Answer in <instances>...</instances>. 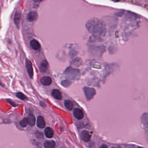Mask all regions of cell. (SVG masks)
<instances>
[{"mask_svg":"<svg viewBox=\"0 0 148 148\" xmlns=\"http://www.w3.org/2000/svg\"><path fill=\"white\" fill-rule=\"evenodd\" d=\"M86 27L90 33L96 37L102 34L103 25L98 20L93 19L89 20L86 24Z\"/></svg>","mask_w":148,"mask_h":148,"instance_id":"6da1fadb","label":"cell"},{"mask_svg":"<svg viewBox=\"0 0 148 148\" xmlns=\"http://www.w3.org/2000/svg\"><path fill=\"white\" fill-rule=\"evenodd\" d=\"M83 90L86 98L87 100L91 99L95 94V91L93 89L86 87L83 88Z\"/></svg>","mask_w":148,"mask_h":148,"instance_id":"7a4b0ae2","label":"cell"},{"mask_svg":"<svg viewBox=\"0 0 148 148\" xmlns=\"http://www.w3.org/2000/svg\"><path fill=\"white\" fill-rule=\"evenodd\" d=\"M26 67L30 78L31 79L33 78L34 71H33L32 65L31 62L28 59H27L26 60Z\"/></svg>","mask_w":148,"mask_h":148,"instance_id":"3957f363","label":"cell"},{"mask_svg":"<svg viewBox=\"0 0 148 148\" xmlns=\"http://www.w3.org/2000/svg\"><path fill=\"white\" fill-rule=\"evenodd\" d=\"M73 114L74 117L77 120H81L84 117L83 112L80 109H75L73 111Z\"/></svg>","mask_w":148,"mask_h":148,"instance_id":"277c9868","label":"cell"},{"mask_svg":"<svg viewBox=\"0 0 148 148\" xmlns=\"http://www.w3.org/2000/svg\"><path fill=\"white\" fill-rule=\"evenodd\" d=\"M38 17V14L37 12L33 11L29 13L27 16V20L29 22H34L37 20Z\"/></svg>","mask_w":148,"mask_h":148,"instance_id":"5b68a950","label":"cell"},{"mask_svg":"<svg viewBox=\"0 0 148 148\" xmlns=\"http://www.w3.org/2000/svg\"><path fill=\"white\" fill-rule=\"evenodd\" d=\"M91 135L88 131L83 130L81 133V138L83 141L85 142H88L90 141Z\"/></svg>","mask_w":148,"mask_h":148,"instance_id":"8992f818","label":"cell"},{"mask_svg":"<svg viewBox=\"0 0 148 148\" xmlns=\"http://www.w3.org/2000/svg\"><path fill=\"white\" fill-rule=\"evenodd\" d=\"M40 83L42 85L44 86H49L51 84L52 80L50 77H42L40 80Z\"/></svg>","mask_w":148,"mask_h":148,"instance_id":"52a82bcc","label":"cell"},{"mask_svg":"<svg viewBox=\"0 0 148 148\" xmlns=\"http://www.w3.org/2000/svg\"><path fill=\"white\" fill-rule=\"evenodd\" d=\"M48 67V64L47 63V61L46 60H44L42 61L41 63L40 64V72L42 73H44L47 71Z\"/></svg>","mask_w":148,"mask_h":148,"instance_id":"ba28073f","label":"cell"},{"mask_svg":"<svg viewBox=\"0 0 148 148\" xmlns=\"http://www.w3.org/2000/svg\"><path fill=\"white\" fill-rule=\"evenodd\" d=\"M37 125L40 128H44L45 127V122L44 118L41 115H39L37 117Z\"/></svg>","mask_w":148,"mask_h":148,"instance_id":"9c48e42d","label":"cell"},{"mask_svg":"<svg viewBox=\"0 0 148 148\" xmlns=\"http://www.w3.org/2000/svg\"><path fill=\"white\" fill-rule=\"evenodd\" d=\"M21 18V13L20 12L17 11L16 12L14 17V23L16 24V26L18 28L19 27V24H20V20Z\"/></svg>","mask_w":148,"mask_h":148,"instance_id":"30bf717a","label":"cell"},{"mask_svg":"<svg viewBox=\"0 0 148 148\" xmlns=\"http://www.w3.org/2000/svg\"><path fill=\"white\" fill-rule=\"evenodd\" d=\"M30 46L34 50H38L40 48V43L37 40H33L30 42Z\"/></svg>","mask_w":148,"mask_h":148,"instance_id":"8fae6325","label":"cell"},{"mask_svg":"<svg viewBox=\"0 0 148 148\" xmlns=\"http://www.w3.org/2000/svg\"><path fill=\"white\" fill-rule=\"evenodd\" d=\"M52 95L55 98L58 100H61L62 99V96L61 92L59 90H54L52 91Z\"/></svg>","mask_w":148,"mask_h":148,"instance_id":"7c38bea8","label":"cell"},{"mask_svg":"<svg viewBox=\"0 0 148 148\" xmlns=\"http://www.w3.org/2000/svg\"><path fill=\"white\" fill-rule=\"evenodd\" d=\"M27 121L29 125L33 126L35 124V117L33 114H30L29 115L27 118Z\"/></svg>","mask_w":148,"mask_h":148,"instance_id":"4fadbf2b","label":"cell"},{"mask_svg":"<svg viewBox=\"0 0 148 148\" xmlns=\"http://www.w3.org/2000/svg\"><path fill=\"white\" fill-rule=\"evenodd\" d=\"M44 132L46 136L48 138H52L54 136V132L53 130L51 128L47 127L44 130Z\"/></svg>","mask_w":148,"mask_h":148,"instance_id":"5bb4252c","label":"cell"},{"mask_svg":"<svg viewBox=\"0 0 148 148\" xmlns=\"http://www.w3.org/2000/svg\"><path fill=\"white\" fill-rule=\"evenodd\" d=\"M44 145L45 148H54L56 146L55 142L54 140H47L44 142Z\"/></svg>","mask_w":148,"mask_h":148,"instance_id":"9a60e30c","label":"cell"},{"mask_svg":"<svg viewBox=\"0 0 148 148\" xmlns=\"http://www.w3.org/2000/svg\"><path fill=\"white\" fill-rule=\"evenodd\" d=\"M64 105L65 107L69 110H72L73 107V104L72 101L70 100H66L64 101Z\"/></svg>","mask_w":148,"mask_h":148,"instance_id":"2e32d148","label":"cell"},{"mask_svg":"<svg viewBox=\"0 0 148 148\" xmlns=\"http://www.w3.org/2000/svg\"><path fill=\"white\" fill-rule=\"evenodd\" d=\"M16 96L18 98L22 100H25L27 99V97H26V96L24 95V94L20 92H18L16 94Z\"/></svg>","mask_w":148,"mask_h":148,"instance_id":"e0dca14e","label":"cell"},{"mask_svg":"<svg viewBox=\"0 0 148 148\" xmlns=\"http://www.w3.org/2000/svg\"><path fill=\"white\" fill-rule=\"evenodd\" d=\"M27 124H28V121H27V118L23 119V120H21L20 122V125L23 127H26Z\"/></svg>","mask_w":148,"mask_h":148,"instance_id":"ac0fdd59","label":"cell"},{"mask_svg":"<svg viewBox=\"0 0 148 148\" xmlns=\"http://www.w3.org/2000/svg\"><path fill=\"white\" fill-rule=\"evenodd\" d=\"M62 85L64 87H67L70 85V82L67 80H65L64 81H62L61 83Z\"/></svg>","mask_w":148,"mask_h":148,"instance_id":"d6986e66","label":"cell"},{"mask_svg":"<svg viewBox=\"0 0 148 148\" xmlns=\"http://www.w3.org/2000/svg\"><path fill=\"white\" fill-rule=\"evenodd\" d=\"M36 134V136L38 138H41L43 137V134H42V133H41V132H37Z\"/></svg>","mask_w":148,"mask_h":148,"instance_id":"ffe728a7","label":"cell"},{"mask_svg":"<svg viewBox=\"0 0 148 148\" xmlns=\"http://www.w3.org/2000/svg\"><path fill=\"white\" fill-rule=\"evenodd\" d=\"M40 105H41V107H46L45 104H44V103L43 102H41L40 103Z\"/></svg>","mask_w":148,"mask_h":148,"instance_id":"44dd1931","label":"cell"},{"mask_svg":"<svg viewBox=\"0 0 148 148\" xmlns=\"http://www.w3.org/2000/svg\"><path fill=\"white\" fill-rule=\"evenodd\" d=\"M34 2H37V3H38V2H41L42 0H33Z\"/></svg>","mask_w":148,"mask_h":148,"instance_id":"7402d4cb","label":"cell"},{"mask_svg":"<svg viewBox=\"0 0 148 148\" xmlns=\"http://www.w3.org/2000/svg\"><path fill=\"white\" fill-rule=\"evenodd\" d=\"M112 1H113L114 2H120V0H112Z\"/></svg>","mask_w":148,"mask_h":148,"instance_id":"603a6c76","label":"cell"}]
</instances>
